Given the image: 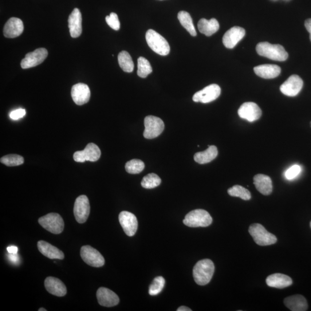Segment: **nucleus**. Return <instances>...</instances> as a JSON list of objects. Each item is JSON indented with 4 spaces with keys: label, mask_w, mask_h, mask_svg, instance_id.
Listing matches in <instances>:
<instances>
[{
    "label": "nucleus",
    "mask_w": 311,
    "mask_h": 311,
    "mask_svg": "<svg viewBox=\"0 0 311 311\" xmlns=\"http://www.w3.org/2000/svg\"><path fill=\"white\" fill-rule=\"evenodd\" d=\"M73 212L74 217L78 223L82 224L86 222L90 214V204L87 196L82 195L76 198Z\"/></svg>",
    "instance_id": "nucleus-11"
},
{
    "label": "nucleus",
    "mask_w": 311,
    "mask_h": 311,
    "mask_svg": "<svg viewBox=\"0 0 311 311\" xmlns=\"http://www.w3.org/2000/svg\"><path fill=\"white\" fill-rule=\"evenodd\" d=\"M68 27L71 37L76 38L80 36L82 33V17L78 9H74L69 15Z\"/></svg>",
    "instance_id": "nucleus-20"
},
{
    "label": "nucleus",
    "mask_w": 311,
    "mask_h": 311,
    "mask_svg": "<svg viewBox=\"0 0 311 311\" xmlns=\"http://www.w3.org/2000/svg\"><path fill=\"white\" fill-rule=\"evenodd\" d=\"M38 248L41 254L51 259H64V254L58 248L45 241L38 242Z\"/></svg>",
    "instance_id": "nucleus-23"
},
{
    "label": "nucleus",
    "mask_w": 311,
    "mask_h": 311,
    "mask_svg": "<svg viewBox=\"0 0 311 311\" xmlns=\"http://www.w3.org/2000/svg\"><path fill=\"white\" fill-rule=\"evenodd\" d=\"M165 283V279L163 277H156L149 286V294L151 296H156L159 294L164 288Z\"/></svg>",
    "instance_id": "nucleus-36"
},
{
    "label": "nucleus",
    "mask_w": 311,
    "mask_h": 311,
    "mask_svg": "<svg viewBox=\"0 0 311 311\" xmlns=\"http://www.w3.org/2000/svg\"><path fill=\"white\" fill-rule=\"evenodd\" d=\"M161 182L160 177L152 173L144 177L141 182V186L145 188L152 189L159 186Z\"/></svg>",
    "instance_id": "nucleus-33"
},
{
    "label": "nucleus",
    "mask_w": 311,
    "mask_h": 311,
    "mask_svg": "<svg viewBox=\"0 0 311 311\" xmlns=\"http://www.w3.org/2000/svg\"><path fill=\"white\" fill-rule=\"evenodd\" d=\"M179 21L185 29H186L192 37H195L196 32L193 22L190 14L186 11H180L178 15Z\"/></svg>",
    "instance_id": "nucleus-29"
},
{
    "label": "nucleus",
    "mask_w": 311,
    "mask_h": 311,
    "mask_svg": "<svg viewBox=\"0 0 311 311\" xmlns=\"http://www.w3.org/2000/svg\"><path fill=\"white\" fill-rule=\"evenodd\" d=\"M118 62L122 69L124 72L131 73L135 68V65L131 55L126 51L120 53L118 57Z\"/></svg>",
    "instance_id": "nucleus-30"
},
{
    "label": "nucleus",
    "mask_w": 311,
    "mask_h": 311,
    "mask_svg": "<svg viewBox=\"0 0 311 311\" xmlns=\"http://www.w3.org/2000/svg\"><path fill=\"white\" fill-rule=\"evenodd\" d=\"M48 56V52L45 48H39L26 55L25 58L21 62L23 69L33 68L42 64Z\"/></svg>",
    "instance_id": "nucleus-12"
},
{
    "label": "nucleus",
    "mask_w": 311,
    "mask_h": 311,
    "mask_svg": "<svg viewBox=\"0 0 311 311\" xmlns=\"http://www.w3.org/2000/svg\"><path fill=\"white\" fill-rule=\"evenodd\" d=\"M101 151L99 147L93 143L86 145L83 151H77L74 153V160L78 163H84L86 161L94 162L100 159Z\"/></svg>",
    "instance_id": "nucleus-9"
},
{
    "label": "nucleus",
    "mask_w": 311,
    "mask_h": 311,
    "mask_svg": "<svg viewBox=\"0 0 311 311\" xmlns=\"http://www.w3.org/2000/svg\"><path fill=\"white\" fill-rule=\"evenodd\" d=\"M26 114V110L23 109H19L17 110H15L14 111L12 112L10 114V117L12 120H18L25 117Z\"/></svg>",
    "instance_id": "nucleus-39"
},
{
    "label": "nucleus",
    "mask_w": 311,
    "mask_h": 311,
    "mask_svg": "<svg viewBox=\"0 0 311 311\" xmlns=\"http://www.w3.org/2000/svg\"><path fill=\"white\" fill-rule=\"evenodd\" d=\"M81 257L86 264L94 267L103 266L105 260L103 256L97 250L90 246H82L80 251Z\"/></svg>",
    "instance_id": "nucleus-8"
},
{
    "label": "nucleus",
    "mask_w": 311,
    "mask_h": 311,
    "mask_svg": "<svg viewBox=\"0 0 311 311\" xmlns=\"http://www.w3.org/2000/svg\"><path fill=\"white\" fill-rule=\"evenodd\" d=\"M39 224L45 230L53 234H60L64 229V222L61 216L51 213L38 220Z\"/></svg>",
    "instance_id": "nucleus-6"
},
{
    "label": "nucleus",
    "mask_w": 311,
    "mask_h": 311,
    "mask_svg": "<svg viewBox=\"0 0 311 311\" xmlns=\"http://www.w3.org/2000/svg\"><path fill=\"white\" fill-rule=\"evenodd\" d=\"M284 304L287 308L292 311H305L308 309V303L305 298L300 294L286 297Z\"/></svg>",
    "instance_id": "nucleus-26"
},
{
    "label": "nucleus",
    "mask_w": 311,
    "mask_h": 311,
    "mask_svg": "<svg viewBox=\"0 0 311 311\" xmlns=\"http://www.w3.org/2000/svg\"><path fill=\"white\" fill-rule=\"evenodd\" d=\"M213 219L209 213L203 210H196L189 212L185 216L183 223L189 227H206L212 223Z\"/></svg>",
    "instance_id": "nucleus-5"
},
{
    "label": "nucleus",
    "mask_w": 311,
    "mask_h": 311,
    "mask_svg": "<svg viewBox=\"0 0 311 311\" xmlns=\"http://www.w3.org/2000/svg\"><path fill=\"white\" fill-rule=\"evenodd\" d=\"M254 70L259 77L270 79L278 77L281 73V69L276 65L265 64L255 67Z\"/></svg>",
    "instance_id": "nucleus-24"
},
{
    "label": "nucleus",
    "mask_w": 311,
    "mask_h": 311,
    "mask_svg": "<svg viewBox=\"0 0 311 311\" xmlns=\"http://www.w3.org/2000/svg\"><path fill=\"white\" fill-rule=\"evenodd\" d=\"M0 161L2 163L9 167L18 166L25 162V159L22 156L15 154L3 156Z\"/></svg>",
    "instance_id": "nucleus-35"
},
{
    "label": "nucleus",
    "mask_w": 311,
    "mask_h": 311,
    "mask_svg": "<svg viewBox=\"0 0 311 311\" xmlns=\"http://www.w3.org/2000/svg\"><path fill=\"white\" fill-rule=\"evenodd\" d=\"M45 286L47 292L58 297L65 296L66 287L64 283L57 278L49 277L46 278Z\"/></svg>",
    "instance_id": "nucleus-21"
},
{
    "label": "nucleus",
    "mask_w": 311,
    "mask_h": 311,
    "mask_svg": "<svg viewBox=\"0 0 311 311\" xmlns=\"http://www.w3.org/2000/svg\"><path fill=\"white\" fill-rule=\"evenodd\" d=\"M310 127H311V122H310Z\"/></svg>",
    "instance_id": "nucleus-47"
},
{
    "label": "nucleus",
    "mask_w": 311,
    "mask_h": 311,
    "mask_svg": "<svg viewBox=\"0 0 311 311\" xmlns=\"http://www.w3.org/2000/svg\"><path fill=\"white\" fill-rule=\"evenodd\" d=\"M245 30L242 27H232L224 34L223 38V44L228 49H233L245 36Z\"/></svg>",
    "instance_id": "nucleus-16"
},
{
    "label": "nucleus",
    "mask_w": 311,
    "mask_h": 311,
    "mask_svg": "<svg viewBox=\"0 0 311 311\" xmlns=\"http://www.w3.org/2000/svg\"><path fill=\"white\" fill-rule=\"evenodd\" d=\"M144 137L147 139H155L164 131V124L160 118L149 116L145 118Z\"/></svg>",
    "instance_id": "nucleus-7"
},
{
    "label": "nucleus",
    "mask_w": 311,
    "mask_h": 311,
    "mask_svg": "<svg viewBox=\"0 0 311 311\" xmlns=\"http://www.w3.org/2000/svg\"><path fill=\"white\" fill-rule=\"evenodd\" d=\"M309 38H310V41H311V34H310Z\"/></svg>",
    "instance_id": "nucleus-45"
},
{
    "label": "nucleus",
    "mask_w": 311,
    "mask_h": 311,
    "mask_svg": "<svg viewBox=\"0 0 311 311\" xmlns=\"http://www.w3.org/2000/svg\"><path fill=\"white\" fill-rule=\"evenodd\" d=\"M148 46L160 56H167L170 52V46L163 36L153 30H149L145 35Z\"/></svg>",
    "instance_id": "nucleus-3"
},
{
    "label": "nucleus",
    "mask_w": 311,
    "mask_h": 311,
    "mask_svg": "<svg viewBox=\"0 0 311 311\" xmlns=\"http://www.w3.org/2000/svg\"><path fill=\"white\" fill-rule=\"evenodd\" d=\"M266 284L272 288L283 289L292 284V279L288 275L275 273L269 275L266 280Z\"/></svg>",
    "instance_id": "nucleus-22"
},
{
    "label": "nucleus",
    "mask_w": 311,
    "mask_h": 311,
    "mask_svg": "<svg viewBox=\"0 0 311 311\" xmlns=\"http://www.w3.org/2000/svg\"><path fill=\"white\" fill-rule=\"evenodd\" d=\"M238 115L250 123L257 121L262 116V110L253 102L243 103L238 110Z\"/></svg>",
    "instance_id": "nucleus-13"
},
{
    "label": "nucleus",
    "mask_w": 311,
    "mask_h": 311,
    "mask_svg": "<svg viewBox=\"0 0 311 311\" xmlns=\"http://www.w3.org/2000/svg\"><path fill=\"white\" fill-rule=\"evenodd\" d=\"M96 296L99 304L106 307H112L118 304L120 298L113 291L101 287L97 290Z\"/></svg>",
    "instance_id": "nucleus-18"
},
{
    "label": "nucleus",
    "mask_w": 311,
    "mask_h": 311,
    "mask_svg": "<svg viewBox=\"0 0 311 311\" xmlns=\"http://www.w3.org/2000/svg\"><path fill=\"white\" fill-rule=\"evenodd\" d=\"M214 262L209 259L200 260L196 263L193 269L195 282L200 286L210 283L215 272Z\"/></svg>",
    "instance_id": "nucleus-1"
},
{
    "label": "nucleus",
    "mask_w": 311,
    "mask_h": 311,
    "mask_svg": "<svg viewBox=\"0 0 311 311\" xmlns=\"http://www.w3.org/2000/svg\"><path fill=\"white\" fill-rule=\"evenodd\" d=\"M24 30V25L21 19L12 18L6 23L4 28V35L8 38H15L21 35Z\"/></svg>",
    "instance_id": "nucleus-19"
},
{
    "label": "nucleus",
    "mask_w": 311,
    "mask_h": 311,
    "mask_svg": "<svg viewBox=\"0 0 311 311\" xmlns=\"http://www.w3.org/2000/svg\"><path fill=\"white\" fill-rule=\"evenodd\" d=\"M220 94H221V88L219 85L215 84H211L195 93L192 97V100L195 102L208 103L217 99Z\"/></svg>",
    "instance_id": "nucleus-10"
},
{
    "label": "nucleus",
    "mask_w": 311,
    "mask_h": 311,
    "mask_svg": "<svg viewBox=\"0 0 311 311\" xmlns=\"http://www.w3.org/2000/svg\"><path fill=\"white\" fill-rule=\"evenodd\" d=\"M228 193L230 196L239 197L245 200H250L251 198L250 192L247 189L240 186V185H235V186L228 189Z\"/></svg>",
    "instance_id": "nucleus-32"
},
{
    "label": "nucleus",
    "mask_w": 311,
    "mask_h": 311,
    "mask_svg": "<svg viewBox=\"0 0 311 311\" xmlns=\"http://www.w3.org/2000/svg\"><path fill=\"white\" fill-rule=\"evenodd\" d=\"M7 251L9 252V253L11 254H17L18 249L17 246H11L9 247H7Z\"/></svg>",
    "instance_id": "nucleus-41"
},
{
    "label": "nucleus",
    "mask_w": 311,
    "mask_h": 311,
    "mask_svg": "<svg viewBox=\"0 0 311 311\" xmlns=\"http://www.w3.org/2000/svg\"><path fill=\"white\" fill-rule=\"evenodd\" d=\"M198 28L200 33L207 37L212 36L219 30L220 25L216 19L213 18L208 21L206 19H201L198 23Z\"/></svg>",
    "instance_id": "nucleus-27"
},
{
    "label": "nucleus",
    "mask_w": 311,
    "mask_h": 311,
    "mask_svg": "<svg viewBox=\"0 0 311 311\" xmlns=\"http://www.w3.org/2000/svg\"><path fill=\"white\" fill-rule=\"evenodd\" d=\"M257 52L260 56L274 61H285L288 57V54L280 45H272L269 42H261L256 47Z\"/></svg>",
    "instance_id": "nucleus-2"
},
{
    "label": "nucleus",
    "mask_w": 311,
    "mask_h": 311,
    "mask_svg": "<svg viewBox=\"0 0 311 311\" xmlns=\"http://www.w3.org/2000/svg\"><path fill=\"white\" fill-rule=\"evenodd\" d=\"M145 164L143 161L133 159L128 161L125 165L126 171L129 174H137L143 171Z\"/></svg>",
    "instance_id": "nucleus-34"
},
{
    "label": "nucleus",
    "mask_w": 311,
    "mask_h": 311,
    "mask_svg": "<svg viewBox=\"0 0 311 311\" xmlns=\"http://www.w3.org/2000/svg\"><path fill=\"white\" fill-rule=\"evenodd\" d=\"M249 231L255 242L259 246H270L277 242L276 236L270 233L261 224H252Z\"/></svg>",
    "instance_id": "nucleus-4"
},
{
    "label": "nucleus",
    "mask_w": 311,
    "mask_h": 311,
    "mask_svg": "<svg viewBox=\"0 0 311 311\" xmlns=\"http://www.w3.org/2000/svg\"><path fill=\"white\" fill-rule=\"evenodd\" d=\"M119 220L126 234L128 236L136 234L138 229V221L135 215L127 211L122 212L119 215Z\"/></svg>",
    "instance_id": "nucleus-15"
},
{
    "label": "nucleus",
    "mask_w": 311,
    "mask_h": 311,
    "mask_svg": "<svg viewBox=\"0 0 311 311\" xmlns=\"http://www.w3.org/2000/svg\"><path fill=\"white\" fill-rule=\"evenodd\" d=\"M302 86L301 78L297 75H292L281 85L280 90L285 95L293 97L300 93Z\"/></svg>",
    "instance_id": "nucleus-14"
},
{
    "label": "nucleus",
    "mask_w": 311,
    "mask_h": 311,
    "mask_svg": "<svg viewBox=\"0 0 311 311\" xmlns=\"http://www.w3.org/2000/svg\"><path fill=\"white\" fill-rule=\"evenodd\" d=\"M254 183L257 190L263 195H269L272 192V180L269 176L256 175L254 178Z\"/></svg>",
    "instance_id": "nucleus-25"
},
{
    "label": "nucleus",
    "mask_w": 311,
    "mask_h": 311,
    "mask_svg": "<svg viewBox=\"0 0 311 311\" xmlns=\"http://www.w3.org/2000/svg\"><path fill=\"white\" fill-rule=\"evenodd\" d=\"M106 21L108 25L114 30L118 31L120 29V22L118 15L116 13H112L110 16L106 18Z\"/></svg>",
    "instance_id": "nucleus-37"
},
{
    "label": "nucleus",
    "mask_w": 311,
    "mask_h": 311,
    "mask_svg": "<svg viewBox=\"0 0 311 311\" xmlns=\"http://www.w3.org/2000/svg\"><path fill=\"white\" fill-rule=\"evenodd\" d=\"M310 228H311V222H310Z\"/></svg>",
    "instance_id": "nucleus-46"
},
{
    "label": "nucleus",
    "mask_w": 311,
    "mask_h": 311,
    "mask_svg": "<svg viewBox=\"0 0 311 311\" xmlns=\"http://www.w3.org/2000/svg\"><path fill=\"white\" fill-rule=\"evenodd\" d=\"M177 311H191V309L187 306H181L177 309Z\"/></svg>",
    "instance_id": "nucleus-43"
},
{
    "label": "nucleus",
    "mask_w": 311,
    "mask_h": 311,
    "mask_svg": "<svg viewBox=\"0 0 311 311\" xmlns=\"http://www.w3.org/2000/svg\"><path fill=\"white\" fill-rule=\"evenodd\" d=\"M208 148L206 151L196 153L194 159L195 162L200 164H204L211 162L212 160L217 157L218 150L215 145H208Z\"/></svg>",
    "instance_id": "nucleus-28"
},
{
    "label": "nucleus",
    "mask_w": 311,
    "mask_h": 311,
    "mask_svg": "<svg viewBox=\"0 0 311 311\" xmlns=\"http://www.w3.org/2000/svg\"><path fill=\"white\" fill-rule=\"evenodd\" d=\"M152 72V66L150 63L143 57L138 59V76L141 78H146L149 74Z\"/></svg>",
    "instance_id": "nucleus-31"
},
{
    "label": "nucleus",
    "mask_w": 311,
    "mask_h": 311,
    "mask_svg": "<svg viewBox=\"0 0 311 311\" xmlns=\"http://www.w3.org/2000/svg\"><path fill=\"white\" fill-rule=\"evenodd\" d=\"M301 167L300 165L295 164L288 169L285 172V176L286 179L293 180L300 174Z\"/></svg>",
    "instance_id": "nucleus-38"
},
{
    "label": "nucleus",
    "mask_w": 311,
    "mask_h": 311,
    "mask_svg": "<svg viewBox=\"0 0 311 311\" xmlns=\"http://www.w3.org/2000/svg\"><path fill=\"white\" fill-rule=\"evenodd\" d=\"M8 258H9L10 262L14 263V264L17 265L20 262L19 257L18 254L9 253V254L8 255Z\"/></svg>",
    "instance_id": "nucleus-40"
},
{
    "label": "nucleus",
    "mask_w": 311,
    "mask_h": 311,
    "mask_svg": "<svg viewBox=\"0 0 311 311\" xmlns=\"http://www.w3.org/2000/svg\"><path fill=\"white\" fill-rule=\"evenodd\" d=\"M71 95L77 105L81 106L88 103L90 97L89 86L84 83L74 85L71 90Z\"/></svg>",
    "instance_id": "nucleus-17"
},
{
    "label": "nucleus",
    "mask_w": 311,
    "mask_h": 311,
    "mask_svg": "<svg viewBox=\"0 0 311 311\" xmlns=\"http://www.w3.org/2000/svg\"><path fill=\"white\" fill-rule=\"evenodd\" d=\"M305 28L309 34H311V19L306 20L305 22Z\"/></svg>",
    "instance_id": "nucleus-42"
},
{
    "label": "nucleus",
    "mask_w": 311,
    "mask_h": 311,
    "mask_svg": "<svg viewBox=\"0 0 311 311\" xmlns=\"http://www.w3.org/2000/svg\"><path fill=\"white\" fill-rule=\"evenodd\" d=\"M39 311H46L47 310L45 309V308H41L40 309H39L38 310Z\"/></svg>",
    "instance_id": "nucleus-44"
}]
</instances>
